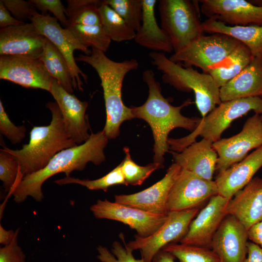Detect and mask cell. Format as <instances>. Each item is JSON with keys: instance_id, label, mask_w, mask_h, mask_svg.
I'll list each match as a JSON object with an SVG mask.
<instances>
[{"instance_id": "1", "label": "cell", "mask_w": 262, "mask_h": 262, "mask_svg": "<svg viewBox=\"0 0 262 262\" xmlns=\"http://www.w3.org/2000/svg\"><path fill=\"white\" fill-rule=\"evenodd\" d=\"M108 138L104 131L93 133L84 143L64 149L57 153L43 169L25 176L15 187L10 195L17 203L31 196L37 202L44 198L42 191L43 183L51 176L59 173L66 177L74 171H82L87 163L99 165L105 160L104 149Z\"/></svg>"}, {"instance_id": "2", "label": "cell", "mask_w": 262, "mask_h": 262, "mask_svg": "<svg viewBox=\"0 0 262 262\" xmlns=\"http://www.w3.org/2000/svg\"><path fill=\"white\" fill-rule=\"evenodd\" d=\"M144 82L148 88V96L141 106L131 108L134 118L144 120L150 126L153 135L154 163L164 166V156L169 149L168 135L174 129L181 128L193 131L201 118L188 117L181 114V109L192 103L189 98L179 106L170 104L162 94L160 83L156 81L154 72L145 70Z\"/></svg>"}, {"instance_id": "3", "label": "cell", "mask_w": 262, "mask_h": 262, "mask_svg": "<svg viewBox=\"0 0 262 262\" xmlns=\"http://www.w3.org/2000/svg\"><path fill=\"white\" fill-rule=\"evenodd\" d=\"M46 107L51 113L49 125L34 126L28 144L19 149L2 146V149L12 155L19 165L18 183L26 176L44 168L60 151L77 146L66 129L57 102L50 101Z\"/></svg>"}, {"instance_id": "4", "label": "cell", "mask_w": 262, "mask_h": 262, "mask_svg": "<svg viewBox=\"0 0 262 262\" xmlns=\"http://www.w3.org/2000/svg\"><path fill=\"white\" fill-rule=\"evenodd\" d=\"M76 61L87 63L98 73L101 81L106 108V118L103 130L107 137L115 139L121 124L134 118L131 108L125 106L122 98V87L126 74L138 68L137 61L132 59L115 62L103 51L92 48L90 55L80 54Z\"/></svg>"}, {"instance_id": "5", "label": "cell", "mask_w": 262, "mask_h": 262, "mask_svg": "<svg viewBox=\"0 0 262 262\" xmlns=\"http://www.w3.org/2000/svg\"><path fill=\"white\" fill-rule=\"evenodd\" d=\"M149 57L152 65L162 72L164 82L181 91L194 92L202 118L221 103L220 88L210 74L200 73L193 67L182 66L171 61L163 52L153 51Z\"/></svg>"}, {"instance_id": "6", "label": "cell", "mask_w": 262, "mask_h": 262, "mask_svg": "<svg viewBox=\"0 0 262 262\" xmlns=\"http://www.w3.org/2000/svg\"><path fill=\"white\" fill-rule=\"evenodd\" d=\"M253 111L262 115V98L250 97L221 103L204 117L201 118L196 128L189 135L177 139L168 138L169 148L181 152L196 142L200 136L213 143L219 140L222 133L235 119Z\"/></svg>"}, {"instance_id": "7", "label": "cell", "mask_w": 262, "mask_h": 262, "mask_svg": "<svg viewBox=\"0 0 262 262\" xmlns=\"http://www.w3.org/2000/svg\"><path fill=\"white\" fill-rule=\"evenodd\" d=\"M198 0H160L161 27L169 38L174 52L204 35Z\"/></svg>"}, {"instance_id": "8", "label": "cell", "mask_w": 262, "mask_h": 262, "mask_svg": "<svg viewBox=\"0 0 262 262\" xmlns=\"http://www.w3.org/2000/svg\"><path fill=\"white\" fill-rule=\"evenodd\" d=\"M240 43L222 33L203 35L174 52L169 59L174 63L182 62L185 66L198 67L203 73L209 74L214 66L224 59Z\"/></svg>"}, {"instance_id": "9", "label": "cell", "mask_w": 262, "mask_h": 262, "mask_svg": "<svg viewBox=\"0 0 262 262\" xmlns=\"http://www.w3.org/2000/svg\"><path fill=\"white\" fill-rule=\"evenodd\" d=\"M199 208L169 212L164 223L154 233L142 237L137 235L127 246L133 251L139 249L145 262H151L157 253L166 245L180 242L186 234L190 224L199 212Z\"/></svg>"}, {"instance_id": "10", "label": "cell", "mask_w": 262, "mask_h": 262, "mask_svg": "<svg viewBox=\"0 0 262 262\" xmlns=\"http://www.w3.org/2000/svg\"><path fill=\"white\" fill-rule=\"evenodd\" d=\"M30 21L39 33L50 40L63 55L68 65L74 89L78 88L82 91L83 84L80 76L86 82L88 77L77 65L73 52L77 49L88 55L91 51L82 45L69 29L62 28L58 19L49 14L43 15L37 12Z\"/></svg>"}, {"instance_id": "11", "label": "cell", "mask_w": 262, "mask_h": 262, "mask_svg": "<svg viewBox=\"0 0 262 262\" xmlns=\"http://www.w3.org/2000/svg\"><path fill=\"white\" fill-rule=\"evenodd\" d=\"M262 146V120L261 115L255 114L246 121L239 133L213 144L218 155L215 171L218 174L223 172Z\"/></svg>"}, {"instance_id": "12", "label": "cell", "mask_w": 262, "mask_h": 262, "mask_svg": "<svg viewBox=\"0 0 262 262\" xmlns=\"http://www.w3.org/2000/svg\"><path fill=\"white\" fill-rule=\"evenodd\" d=\"M90 210L96 218L122 222L135 230L137 235L142 237L154 233L168 218V213H153L107 199H98L91 206Z\"/></svg>"}, {"instance_id": "13", "label": "cell", "mask_w": 262, "mask_h": 262, "mask_svg": "<svg viewBox=\"0 0 262 262\" xmlns=\"http://www.w3.org/2000/svg\"><path fill=\"white\" fill-rule=\"evenodd\" d=\"M218 194L214 180L203 179L182 168L169 192L166 210L169 212L198 208Z\"/></svg>"}, {"instance_id": "14", "label": "cell", "mask_w": 262, "mask_h": 262, "mask_svg": "<svg viewBox=\"0 0 262 262\" xmlns=\"http://www.w3.org/2000/svg\"><path fill=\"white\" fill-rule=\"evenodd\" d=\"M0 79L49 92L54 79L39 59L13 55L0 56Z\"/></svg>"}, {"instance_id": "15", "label": "cell", "mask_w": 262, "mask_h": 262, "mask_svg": "<svg viewBox=\"0 0 262 262\" xmlns=\"http://www.w3.org/2000/svg\"><path fill=\"white\" fill-rule=\"evenodd\" d=\"M230 199L218 194L211 197L192 221L180 243L210 248L214 235L227 215V207Z\"/></svg>"}, {"instance_id": "16", "label": "cell", "mask_w": 262, "mask_h": 262, "mask_svg": "<svg viewBox=\"0 0 262 262\" xmlns=\"http://www.w3.org/2000/svg\"><path fill=\"white\" fill-rule=\"evenodd\" d=\"M182 168L174 163L165 176L149 187L138 193L115 196V202L159 214L168 213L166 203L170 189Z\"/></svg>"}, {"instance_id": "17", "label": "cell", "mask_w": 262, "mask_h": 262, "mask_svg": "<svg viewBox=\"0 0 262 262\" xmlns=\"http://www.w3.org/2000/svg\"><path fill=\"white\" fill-rule=\"evenodd\" d=\"M200 11L208 19L229 26H262V7L245 0H200Z\"/></svg>"}, {"instance_id": "18", "label": "cell", "mask_w": 262, "mask_h": 262, "mask_svg": "<svg viewBox=\"0 0 262 262\" xmlns=\"http://www.w3.org/2000/svg\"><path fill=\"white\" fill-rule=\"evenodd\" d=\"M248 239L246 229L236 218L228 214L214 235L210 248L222 262H244Z\"/></svg>"}, {"instance_id": "19", "label": "cell", "mask_w": 262, "mask_h": 262, "mask_svg": "<svg viewBox=\"0 0 262 262\" xmlns=\"http://www.w3.org/2000/svg\"><path fill=\"white\" fill-rule=\"evenodd\" d=\"M59 106L70 136L78 145L89 138L90 128L85 112L88 102L79 100L68 93L61 84L53 79L49 92Z\"/></svg>"}, {"instance_id": "20", "label": "cell", "mask_w": 262, "mask_h": 262, "mask_svg": "<svg viewBox=\"0 0 262 262\" xmlns=\"http://www.w3.org/2000/svg\"><path fill=\"white\" fill-rule=\"evenodd\" d=\"M45 39L32 22L0 29V55L39 59Z\"/></svg>"}, {"instance_id": "21", "label": "cell", "mask_w": 262, "mask_h": 262, "mask_svg": "<svg viewBox=\"0 0 262 262\" xmlns=\"http://www.w3.org/2000/svg\"><path fill=\"white\" fill-rule=\"evenodd\" d=\"M227 215L236 218L248 230L262 220V178H253L230 199Z\"/></svg>"}, {"instance_id": "22", "label": "cell", "mask_w": 262, "mask_h": 262, "mask_svg": "<svg viewBox=\"0 0 262 262\" xmlns=\"http://www.w3.org/2000/svg\"><path fill=\"white\" fill-rule=\"evenodd\" d=\"M262 167V146L239 162L217 174L215 182L218 195L231 199L243 189Z\"/></svg>"}, {"instance_id": "23", "label": "cell", "mask_w": 262, "mask_h": 262, "mask_svg": "<svg viewBox=\"0 0 262 262\" xmlns=\"http://www.w3.org/2000/svg\"><path fill=\"white\" fill-rule=\"evenodd\" d=\"M213 144L211 141L203 138L181 152L172 151L174 163L203 179L212 180L218 160Z\"/></svg>"}, {"instance_id": "24", "label": "cell", "mask_w": 262, "mask_h": 262, "mask_svg": "<svg viewBox=\"0 0 262 262\" xmlns=\"http://www.w3.org/2000/svg\"><path fill=\"white\" fill-rule=\"evenodd\" d=\"M221 102L262 96V57H254L237 76L220 88Z\"/></svg>"}, {"instance_id": "25", "label": "cell", "mask_w": 262, "mask_h": 262, "mask_svg": "<svg viewBox=\"0 0 262 262\" xmlns=\"http://www.w3.org/2000/svg\"><path fill=\"white\" fill-rule=\"evenodd\" d=\"M157 1L142 0L143 18L134 40L140 46L154 51L170 53L173 51L170 40L156 19L154 8Z\"/></svg>"}, {"instance_id": "26", "label": "cell", "mask_w": 262, "mask_h": 262, "mask_svg": "<svg viewBox=\"0 0 262 262\" xmlns=\"http://www.w3.org/2000/svg\"><path fill=\"white\" fill-rule=\"evenodd\" d=\"M204 32L229 36L245 45L253 57H262V26H229L212 19L202 22Z\"/></svg>"}, {"instance_id": "27", "label": "cell", "mask_w": 262, "mask_h": 262, "mask_svg": "<svg viewBox=\"0 0 262 262\" xmlns=\"http://www.w3.org/2000/svg\"><path fill=\"white\" fill-rule=\"evenodd\" d=\"M253 58L247 47L240 43L229 55L214 66L209 74L220 88L240 73Z\"/></svg>"}, {"instance_id": "28", "label": "cell", "mask_w": 262, "mask_h": 262, "mask_svg": "<svg viewBox=\"0 0 262 262\" xmlns=\"http://www.w3.org/2000/svg\"><path fill=\"white\" fill-rule=\"evenodd\" d=\"M39 59L50 76L57 80L68 93L72 94L74 88L67 62L59 50L46 37Z\"/></svg>"}, {"instance_id": "29", "label": "cell", "mask_w": 262, "mask_h": 262, "mask_svg": "<svg viewBox=\"0 0 262 262\" xmlns=\"http://www.w3.org/2000/svg\"><path fill=\"white\" fill-rule=\"evenodd\" d=\"M98 10L102 28L111 40L121 42L134 39L136 32L104 0Z\"/></svg>"}, {"instance_id": "30", "label": "cell", "mask_w": 262, "mask_h": 262, "mask_svg": "<svg viewBox=\"0 0 262 262\" xmlns=\"http://www.w3.org/2000/svg\"><path fill=\"white\" fill-rule=\"evenodd\" d=\"M102 2V0H67L66 15L69 25H101L98 8Z\"/></svg>"}, {"instance_id": "31", "label": "cell", "mask_w": 262, "mask_h": 262, "mask_svg": "<svg viewBox=\"0 0 262 262\" xmlns=\"http://www.w3.org/2000/svg\"><path fill=\"white\" fill-rule=\"evenodd\" d=\"M162 249L171 253L179 262H222L211 248L173 243Z\"/></svg>"}, {"instance_id": "32", "label": "cell", "mask_w": 262, "mask_h": 262, "mask_svg": "<svg viewBox=\"0 0 262 262\" xmlns=\"http://www.w3.org/2000/svg\"><path fill=\"white\" fill-rule=\"evenodd\" d=\"M54 182L59 185L77 184L90 190H101L105 192L109 187L115 185H128L122 170L121 163L105 176L96 180L80 179L68 176L57 180Z\"/></svg>"}, {"instance_id": "33", "label": "cell", "mask_w": 262, "mask_h": 262, "mask_svg": "<svg viewBox=\"0 0 262 262\" xmlns=\"http://www.w3.org/2000/svg\"><path fill=\"white\" fill-rule=\"evenodd\" d=\"M77 40L84 47L95 48L104 53L108 49L111 42L101 25L86 26L69 25L67 28Z\"/></svg>"}, {"instance_id": "34", "label": "cell", "mask_w": 262, "mask_h": 262, "mask_svg": "<svg viewBox=\"0 0 262 262\" xmlns=\"http://www.w3.org/2000/svg\"><path fill=\"white\" fill-rule=\"evenodd\" d=\"M123 150L125 157L121 163L122 170L128 185H140L154 171L164 167L154 162L146 166L138 165L132 160L129 148L125 147Z\"/></svg>"}, {"instance_id": "35", "label": "cell", "mask_w": 262, "mask_h": 262, "mask_svg": "<svg viewBox=\"0 0 262 262\" xmlns=\"http://www.w3.org/2000/svg\"><path fill=\"white\" fill-rule=\"evenodd\" d=\"M136 32L140 28L143 18L142 0H104Z\"/></svg>"}, {"instance_id": "36", "label": "cell", "mask_w": 262, "mask_h": 262, "mask_svg": "<svg viewBox=\"0 0 262 262\" xmlns=\"http://www.w3.org/2000/svg\"><path fill=\"white\" fill-rule=\"evenodd\" d=\"M120 238L124 243V246L118 241H115L112 244L111 251L107 247L99 245L97 250V258L101 262H145L141 259H135L132 251L126 246L124 236L121 233Z\"/></svg>"}, {"instance_id": "37", "label": "cell", "mask_w": 262, "mask_h": 262, "mask_svg": "<svg viewBox=\"0 0 262 262\" xmlns=\"http://www.w3.org/2000/svg\"><path fill=\"white\" fill-rule=\"evenodd\" d=\"M19 169L18 162L11 154L0 150V180L6 192L11 195L18 182Z\"/></svg>"}, {"instance_id": "38", "label": "cell", "mask_w": 262, "mask_h": 262, "mask_svg": "<svg viewBox=\"0 0 262 262\" xmlns=\"http://www.w3.org/2000/svg\"><path fill=\"white\" fill-rule=\"evenodd\" d=\"M26 128L24 125L16 126L9 118L2 102L0 100V132L13 144L20 143L26 135Z\"/></svg>"}, {"instance_id": "39", "label": "cell", "mask_w": 262, "mask_h": 262, "mask_svg": "<svg viewBox=\"0 0 262 262\" xmlns=\"http://www.w3.org/2000/svg\"><path fill=\"white\" fill-rule=\"evenodd\" d=\"M41 14L47 15L48 11L52 13L65 28L69 25L66 16V10L60 0H30Z\"/></svg>"}, {"instance_id": "40", "label": "cell", "mask_w": 262, "mask_h": 262, "mask_svg": "<svg viewBox=\"0 0 262 262\" xmlns=\"http://www.w3.org/2000/svg\"><path fill=\"white\" fill-rule=\"evenodd\" d=\"M5 7L16 19L25 22L37 12L34 4L29 0H2Z\"/></svg>"}, {"instance_id": "41", "label": "cell", "mask_w": 262, "mask_h": 262, "mask_svg": "<svg viewBox=\"0 0 262 262\" xmlns=\"http://www.w3.org/2000/svg\"><path fill=\"white\" fill-rule=\"evenodd\" d=\"M19 229L16 230L12 242L0 248V262H27L25 254L18 244Z\"/></svg>"}, {"instance_id": "42", "label": "cell", "mask_w": 262, "mask_h": 262, "mask_svg": "<svg viewBox=\"0 0 262 262\" xmlns=\"http://www.w3.org/2000/svg\"><path fill=\"white\" fill-rule=\"evenodd\" d=\"M25 22L20 21L13 17L5 7L2 0H0V29L18 25Z\"/></svg>"}, {"instance_id": "43", "label": "cell", "mask_w": 262, "mask_h": 262, "mask_svg": "<svg viewBox=\"0 0 262 262\" xmlns=\"http://www.w3.org/2000/svg\"><path fill=\"white\" fill-rule=\"evenodd\" d=\"M247 254L244 262H262V248L251 242L247 243Z\"/></svg>"}, {"instance_id": "44", "label": "cell", "mask_w": 262, "mask_h": 262, "mask_svg": "<svg viewBox=\"0 0 262 262\" xmlns=\"http://www.w3.org/2000/svg\"><path fill=\"white\" fill-rule=\"evenodd\" d=\"M247 235L251 242L262 248V220L254 224L247 230Z\"/></svg>"}, {"instance_id": "45", "label": "cell", "mask_w": 262, "mask_h": 262, "mask_svg": "<svg viewBox=\"0 0 262 262\" xmlns=\"http://www.w3.org/2000/svg\"><path fill=\"white\" fill-rule=\"evenodd\" d=\"M16 235V231L6 230L0 225V244L5 246L10 244Z\"/></svg>"}, {"instance_id": "46", "label": "cell", "mask_w": 262, "mask_h": 262, "mask_svg": "<svg viewBox=\"0 0 262 262\" xmlns=\"http://www.w3.org/2000/svg\"><path fill=\"white\" fill-rule=\"evenodd\" d=\"M175 259L171 253L162 249L154 256L151 262H175Z\"/></svg>"}, {"instance_id": "47", "label": "cell", "mask_w": 262, "mask_h": 262, "mask_svg": "<svg viewBox=\"0 0 262 262\" xmlns=\"http://www.w3.org/2000/svg\"><path fill=\"white\" fill-rule=\"evenodd\" d=\"M248 1L254 5L262 7V0H252Z\"/></svg>"}, {"instance_id": "48", "label": "cell", "mask_w": 262, "mask_h": 262, "mask_svg": "<svg viewBox=\"0 0 262 262\" xmlns=\"http://www.w3.org/2000/svg\"><path fill=\"white\" fill-rule=\"evenodd\" d=\"M261 118H262V115H261Z\"/></svg>"}, {"instance_id": "49", "label": "cell", "mask_w": 262, "mask_h": 262, "mask_svg": "<svg viewBox=\"0 0 262 262\" xmlns=\"http://www.w3.org/2000/svg\"></svg>"}]
</instances>
